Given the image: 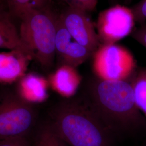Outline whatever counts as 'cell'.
I'll return each instance as SVG.
<instances>
[{
	"mask_svg": "<svg viewBox=\"0 0 146 146\" xmlns=\"http://www.w3.org/2000/svg\"><path fill=\"white\" fill-rule=\"evenodd\" d=\"M82 77L76 68L62 64L52 74L48 80L54 90L63 97L69 98L77 92Z\"/></svg>",
	"mask_w": 146,
	"mask_h": 146,
	"instance_id": "obj_9",
	"label": "cell"
},
{
	"mask_svg": "<svg viewBox=\"0 0 146 146\" xmlns=\"http://www.w3.org/2000/svg\"><path fill=\"white\" fill-rule=\"evenodd\" d=\"M0 49L16 50L33 58L31 51L21 40L19 31L11 20L9 14L0 7Z\"/></svg>",
	"mask_w": 146,
	"mask_h": 146,
	"instance_id": "obj_11",
	"label": "cell"
},
{
	"mask_svg": "<svg viewBox=\"0 0 146 146\" xmlns=\"http://www.w3.org/2000/svg\"><path fill=\"white\" fill-rule=\"evenodd\" d=\"M32 104L18 94L10 93L0 99V140L26 136L36 118Z\"/></svg>",
	"mask_w": 146,
	"mask_h": 146,
	"instance_id": "obj_5",
	"label": "cell"
},
{
	"mask_svg": "<svg viewBox=\"0 0 146 146\" xmlns=\"http://www.w3.org/2000/svg\"><path fill=\"white\" fill-rule=\"evenodd\" d=\"M11 14L20 20L33 10L43 7L45 0H7Z\"/></svg>",
	"mask_w": 146,
	"mask_h": 146,
	"instance_id": "obj_14",
	"label": "cell"
},
{
	"mask_svg": "<svg viewBox=\"0 0 146 146\" xmlns=\"http://www.w3.org/2000/svg\"><path fill=\"white\" fill-rule=\"evenodd\" d=\"M132 36L137 42L146 48V25L137 28L133 33Z\"/></svg>",
	"mask_w": 146,
	"mask_h": 146,
	"instance_id": "obj_19",
	"label": "cell"
},
{
	"mask_svg": "<svg viewBox=\"0 0 146 146\" xmlns=\"http://www.w3.org/2000/svg\"><path fill=\"white\" fill-rule=\"evenodd\" d=\"M135 20L131 9L113 6L100 13L96 23L97 34L102 44H115L131 33Z\"/></svg>",
	"mask_w": 146,
	"mask_h": 146,
	"instance_id": "obj_6",
	"label": "cell"
},
{
	"mask_svg": "<svg viewBox=\"0 0 146 146\" xmlns=\"http://www.w3.org/2000/svg\"><path fill=\"white\" fill-rule=\"evenodd\" d=\"M56 17L43 7L33 10L21 19V40L42 68L52 67L56 55Z\"/></svg>",
	"mask_w": 146,
	"mask_h": 146,
	"instance_id": "obj_3",
	"label": "cell"
},
{
	"mask_svg": "<svg viewBox=\"0 0 146 146\" xmlns=\"http://www.w3.org/2000/svg\"><path fill=\"white\" fill-rule=\"evenodd\" d=\"M31 56L19 50L0 52V83H11L26 74Z\"/></svg>",
	"mask_w": 146,
	"mask_h": 146,
	"instance_id": "obj_8",
	"label": "cell"
},
{
	"mask_svg": "<svg viewBox=\"0 0 146 146\" xmlns=\"http://www.w3.org/2000/svg\"><path fill=\"white\" fill-rule=\"evenodd\" d=\"M34 146H68L53 130L50 125L42 127L37 134Z\"/></svg>",
	"mask_w": 146,
	"mask_h": 146,
	"instance_id": "obj_15",
	"label": "cell"
},
{
	"mask_svg": "<svg viewBox=\"0 0 146 146\" xmlns=\"http://www.w3.org/2000/svg\"><path fill=\"white\" fill-rule=\"evenodd\" d=\"M0 146H34L27 140L26 136H19L0 140Z\"/></svg>",
	"mask_w": 146,
	"mask_h": 146,
	"instance_id": "obj_17",
	"label": "cell"
},
{
	"mask_svg": "<svg viewBox=\"0 0 146 146\" xmlns=\"http://www.w3.org/2000/svg\"><path fill=\"white\" fill-rule=\"evenodd\" d=\"M136 104L146 119V69L136 72L131 79Z\"/></svg>",
	"mask_w": 146,
	"mask_h": 146,
	"instance_id": "obj_13",
	"label": "cell"
},
{
	"mask_svg": "<svg viewBox=\"0 0 146 146\" xmlns=\"http://www.w3.org/2000/svg\"><path fill=\"white\" fill-rule=\"evenodd\" d=\"M93 56V70L99 80L129 82L135 73V59L122 46L101 44Z\"/></svg>",
	"mask_w": 146,
	"mask_h": 146,
	"instance_id": "obj_4",
	"label": "cell"
},
{
	"mask_svg": "<svg viewBox=\"0 0 146 146\" xmlns=\"http://www.w3.org/2000/svg\"><path fill=\"white\" fill-rule=\"evenodd\" d=\"M90 91V106L114 133L134 131L145 125L129 81L98 78Z\"/></svg>",
	"mask_w": 146,
	"mask_h": 146,
	"instance_id": "obj_2",
	"label": "cell"
},
{
	"mask_svg": "<svg viewBox=\"0 0 146 146\" xmlns=\"http://www.w3.org/2000/svg\"><path fill=\"white\" fill-rule=\"evenodd\" d=\"M61 60L62 64L77 68L93 53L73 39L56 52ZM61 64V65H62Z\"/></svg>",
	"mask_w": 146,
	"mask_h": 146,
	"instance_id": "obj_12",
	"label": "cell"
},
{
	"mask_svg": "<svg viewBox=\"0 0 146 146\" xmlns=\"http://www.w3.org/2000/svg\"><path fill=\"white\" fill-rule=\"evenodd\" d=\"M135 22L143 23L146 21V0H141L132 8Z\"/></svg>",
	"mask_w": 146,
	"mask_h": 146,
	"instance_id": "obj_16",
	"label": "cell"
},
{
	"mask_svg": "<svg viewBox=\"0 0 146 146\" xmlns=\"http://www.w3.org/2000/svg\"><path fill=\"white\" fill-rule=\"evenodd\" d=\"M53 130L68 146H112L114 132L90 106L61 102L53 110Z\"/></svg>",
	"mask_w": 146,
	"mask_h": 146,
	"instance_id": "obj_1",
	"label": "cell"
},
{
	"mask_svg": "<svg viewBox=\"0 0 146 146\" xmlns=\"http://www.w3.org/2000/svg\"><path fill=\"white\" fill-rule=\"evenodd\" d=\"M70 2V5H76L87 11L95 9L98 0H66Z\"/></svg>",
	"mask_w": 146,
	"mask_h": 146,
	"instance_id": "obj_18",
	"label": "cell"
},
{
	"mask_svg": "<svg viewBox=\"0 0 146 146\" xmlns=\"http://www.w3.org/2000/svg\"><path fill=\"white\" fill-rule=\"evenodd\" d=\"M48 80L35 73L25 74L20 79L18 94L27 102L40 103L48 98Z\"/></svg>",
	"mask_w": 146,
	"mask_h": 146,
	"instance_id": "obj_10",
	"label": "cell"
},
{
	"mask_svg": "<svg viewBox=\"0 0 146 146\" xmlns=\"http://www.w3.org/2000/svg\"><path fill=\"white\" fill-rule=\"evenodd\" d=\"M87 12L78 6L70 5L60 16L74 40L94 53L100 44Z\"/></svg>",
	"mask_w": 146,
	"mask_h": 146,
	"instance_id": "obj_7",
	"label": "cell"
}]
</instances>
